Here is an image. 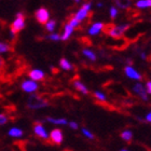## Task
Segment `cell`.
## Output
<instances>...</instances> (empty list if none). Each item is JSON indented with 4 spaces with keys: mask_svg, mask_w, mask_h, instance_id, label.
Here are the masks:
<instances>
[{
    "mask_svg": "<svg viewBox=\"0 0 151 151\" xmlns=\"http://www.w3.org/2000/svg\"><path fill=\"white\" fill-rule=\"evenodd\" d=\"M25 15L23 14L22 12H19L16 14L15 19L13 21L12 25H11V30H10V34L12 35V37L17 34V32H22L23 29L25 28Z\"/></svg>",
    "mask_w": 151,
    "mask_h": 151,
    "instance_id": "cell-1",
    "label": "cell"
},
{
    "mask_svg": "<svg viewBox=\"0 0 151 151\" xmlns=\"http://www.w3.org/2000/svg\"><path fill=\"white\" fill-rule=\"evenodd\" d=\"M27 106L30 109H41L49 106L47 101L45 99H43L42 97L38 96V95H32L27 101Z\"/></svg>",
    "mask_w": 151,
    "mask_h": 151,
    "instance_id": "cell-2",
    "label": "cell"
},
{
    "mask_svg": "<svg viewBox=\"0 0 151 151\" xmlns=\"http://www.w3.org/2000/svg\"><path fill=\"white\" fill-rule=\"evenodd\" d=\"M129 28V25L125 24V25H121V26H111V28L108 30V34L109 36L113 38H120L121 36L124 34V32H126Z\"/></svg>",
    "mask_w": 151,
    "mask_h": 151,
    "instance_id": "cell-3",
    "label": "cell"
},
{
    "mask_svg": "<svg viewBox=\"0 0 151 151\" xmlns=\"http://www.w3.org/2000/svg\"><path fill=\"white\" fill-rule=\"evenodd\" d=\"M21 88L26 93H34L39 88V85L37 84V82L35 80H25L22 82Z\"/></svg>",
    "mask_w": 151,
    "mask_h": 151,
    "instance_id": "cell-4",
    "label": "cell"
},
{
    "mask_svg": "<svg viewBox=\"0 0 151 151\" xmlns=\"http://www.w3.org/2000/svg\"><path fill=\"white\" fill-rule=\"evenodd\" d=\"M35 16H36V19L38 21V23L45 24L49 21V19H50V13H49L47 9H45V8H40L35 13Z\"/></svg>",
    "mask_w": 151,
    "mask_h": 151,
    "instance_id": "cell-5",
    "label": "cell"
},
{
    "mask_svg": "<svg viewBox=\"0 0 151 151\" xmlns=\"http://www.w3.org/2000/svg\"><path fill=\"white\" fill-rule=\"evenodd\" d=\"M90 10H91V3H85L83 6H81V9L79 10L78 12L76 13L75 17L78 21H82V19H86V16H88V12H90Z\"/></svg>",
    "mask_w": 151,
    "mask_h": 151,
    "instance_id": "cell-6",
    "label": "cell"
},
{
    "mask_svg": "<svg viewBox=\"0 0 151 151\" xmlns=\"http://www.w3.org/2000/svg\"><path fill=\"white\" fill-rule=\"evenodd\" d=\"M50 138L51 140L55 144V145H60L62 142H63V139H64V135L62 131L58 129H54L50 134Z\"/></svg>",
    "mask_w": 151,
    "mask_h": 151,
    "instance_id": "cell-7",
    "label": "cell"
},
{
    "mask_svg": "<svg viewBox=\"0 0 151 151\" xmlns=\"http://www.w3.org/2000/svg\"><path fill=\"white\" fill-rule=\"evenodd\" d=\"M34 132H35V134L38 137H40V138H42V139H47V137H49L45 129L41 125L40 123H36L35 124V126H34Z\"/></svg>",
    "mask_w": 151,
    "mask_h": 151,
    "instance_id": "cell-8",
    "label": "cell"
},
{
    "mask_svg": "<svg viewBox=\"0 0 151 151\" xmlns=\"http://www.w3.org/2000/svg\"><path fill=\"white\" fill-rule=\"evenodd\" d=\"M44 73L41 69H32L28 73V77L32 80H35V81H40V80H43L44 79Z\"/></svg>",
    "mask_w": 151,
    "mask_h": 151,
    "instance_id": "cell-9",
    "label": "cell"
},
{
    "mask_svg": "<svg viewBox=\"0 0 151 151\" xmlns=\"http://www.w3.org/2000/svg\"><path fill=\"white\" fill-rule=\"evenodd\" d=\"M125 75L129 77V78L131 79H134V80H140L142 79V76H140V73H138L137 71H136L133 67L131 66H127L125 67Z\"/></svg>",
    "mask_w": 151,
    "mask_h": 151,
    "instance_id": "cell-10",
    "label": "cell"
},
{
    "mask_svg": "<svg viewBox=\"0 0 151 151\" xmlns=\"http://www.w3.org/2000/svg\"><path fill=\"white\" fill-rule=\"evenodd\" d=\"M134 91H135V93H137L144 101H148V96H147V93H146L145 88L142 86V84L137 83V84L134 85Z\"/></svg>",
    "mask_w": 151,
    "mask_h": 151,
    "instance_id": "cell-11",
    "label": "cell"
},
{
    "mask_svg": "<svg viewBox=\"0 0 151 151\" xmlns=\"http://www.w3.org/2000/svg\"><path fill=\"white\" fill-rule=\"evenodd\" d=\"M73 27H71L69 24L65 25V27H64V32H63V35L60 36V39L63 41L68 40L70 38V36H71V34H73Z\"/></svg>",
    "mask_w": 151,
    "mask_h": 151,
    "instance_id": "cell-12",
    "label": "cell"
},
{
    "mask_svg": "<svg viewBox=\"0 0 151 151\" xmlns=\"http://www.w3.org/2000/svg\"><path fill=\"white\" fill-rule=\"evenodd\" d=\"M103 28H104V24H101V23H95L94 25H92L91 28L88 29V34L91 36H95L97 35Z\"/></svg>",
    "mask_w": 151,
    "mask_h": 151,
    "instance_id": "cell-13",
    "label": "cell"
},
{
    "mask_svg": "<svg viewBox=\"0 0 151 151\" xmlns=\"http://www.w3.org/2000/svg\"><path fill=\"white\" fill-rule=\"evenodd\" d=\"M73 86H75L78 91H80L82 93V94H88V88L85 86L83 83H81L80 81H75L73 82Z\"/></svg>",
    "mask_w": 151,
    "mask_h": 151,
    "instance_id": "cell-14",
    "label": "cell"
},
{
    "mask_svg": "<svg viewBox=\"0 0 151 151\" xmlns=\"http://www.w3.org/2000/svg\"><path fill=\"white\" fill-rule=\"evenodd\" d=\"M9 136L11 137H15V138H19L23 136V131L19 127H12V129L9 131Z\"/></svg>",
    "mask_w": 151,
    "mask_h": 151,
    "instance_id": "cell-15",
    "label": "cell"
},
{
    "mask_svg": "<svg viewBox=\"0 0 151 151\" xmlns=\"http://www.w3.org/2000/svg\"><path fill=\"white\" fill-rule=\"evenodd\" d=\"M60 66L62 69L67 70V71H69V70L73 69V65H71L66 58H62V60H60Z\"/></svg>",
    "mask_w": 151,
    "mask_h": 151,
    "instance_id": "cell-16",
    "label": "cell"
},
{
    "mask_svg": "<svg viewBox=\"0 0 151 151\" xmlns=\"http://www.w3.org/2000/svg\"><path fill=\"white\" fill-rule=\"evenodd\" d=\"M116 3V6L121 9H127L131 6V0H113Z\"/></svg>",
    "mask_w": 151,
    "mask_h": 151,
    "instance_id": "cell-17",
    "label": "cell"
},
{
    "mask_svg": "<svg viewBox=\"0 0 151 151\" xmlns=\"http://www.w3.org/2000/svg\"><path fill=\"white\" fill-rule=\"evenodd\" d=\"M47 121H49V122H51V123H53V124H62V125H65V124H67V120L63 119V118H60V119H54V118L47 116Z\"/></svg>",
    "mask_w": 151,
    "mask_h": 151,
    "instance_id": "cell-18",
    "label": "cell"
},
{
    "mask_svg": "<svg viewBox=\"0 0 151 151\" xmlns=\"http://www.w3.org/2000/svg\"><path fill=\"white\" fill-rule=\"evenodd\" d=\"M82 53H83V55L84 56H86L90 60H92V62H95L96 60V55H95L94 52H92L91 50H88V49H84V50L82 51Z\"/></svg>",
    "mask_w": 151,
    "mask_h": 151,
    "instance_id": "cell-19",
    "label": "cell"
},
{
    "mask_svg": "<svg viewBox=\"0 0 151 151\" xmlns=\"http://www.w3.org/2000/svg\"><path fill=\"white\" fill-rule=\"evenodd\" d=\"M56 27V22L53 21V19H49L47 23H45V29H47V32H54V29Z\"/></svg>",
    "mask_w": 151,
    "mask_h": 151,
    "instance_id": "cell-20",
    "label": "cell"
},
{
    "mask_svg": "<svg viewBox=\"0 0 151 151\" xmlns=\"http://www.w3.org/2000/svg\"><path fill=\"white\" fill-rule=\"evenodd\" d=\"M137 8H150L151 6V0H138L136 3Z\"/></svg>",
    "mask_w": 151,
    "mask_h": 151,
    "instance_id": "cell-21",
    "label": "cell"
},
{
    "mask_svg": "<svg viewBox=\"0 0 151 151\" xmlns=\"http://www.w3.org/2000/svg\"><path fill=\"white\" fill-rule=\"evenodd\" d=\"M121 137H122L123 140H125V142H129V140L133 138V134H132L131 131L127 129V131H124V132L121 134Z\"/></svg>",
    "mask_w": 151,
    "mask_h": 151,
    "instance_id": "cell-22",
    "label": "cell"
},
{
    "mask_svg": "<svg viewBox=\"0 0 151 151\" xmlns=\"http://www.w3.org/2000/svg\"><path fill=\"white\" fill-rule=\"evenodd\" d=\"M11 50V47H10L8 43H4V42H0V54L1 53H6Z\"/></svg>",
    "mask_w": 151,
    "mask_h": 151,
    "instance_id": "cell-23",
    "label": "cell"
},
{
    "mask_svg": "<svg viewBox=\"0 0 151 151\" xmlns=\"http://www.w3.org/2000/svg\"><path fill=\"white\" fill-rule=\"evenodd\" d=\"M71 27H78L79 25H80V21H78V19H76V17H73V19H70V21H69V23H68Z\"/></svg>",
    "mask_w": 151,
    "mask_h": 151,
    "instance_id": "cell-24",
    "label": "cell"
},
{
    "mask_svg": "<svg viewBox=\"0 0 151 151\" xmlns=\"http://www.w3.org/2000/svg\"><path fill=\"white\" fill-rule=\"evenodd\" d=\"M94 96L97 99H99V101H106V96H105L103 93H101V92H98V91H96V92H94Z\"/></svg>",
    "mask_w": 151,
    "mask_h": 151,
    "instance_id": "cell-25",
    "label": "cell"
},
{
    "mask_svg": "<svg viewBox=\"0 0 151 151\" xmlns=\"http://www.w3.org/2000/svg\"><path fill=\"white\" fill-rule=\"evenodd\" d=\"M47 39H50L52 41H58L60 40V36L58 34H51V35L47 36Z\"/></svg>",
    "mask_w": 151,
    "mask_h": 151,
    "instance_id": "cell-26",
    "label": "cell"
},
{
    "mask_svg": "<svg viewBox=\"0 0 151 151\" xmlns=\"http://www.w3.org/2000/svg\"><path fill=\"white\" fill-rule=\"evenodd\" d=\"M82 133H83V135L84 136H86L88 138H90V139H93L94 138V135L92 134L88 129H82Z\"/></svg>",
    "mask_w": 151,
    "mask_h": 151,
    "instance_id": "cell-27",
    "label": "cell"
},
{
    "mask_svg": "<svg viewBox=\"0 0 151 151\" xmlns=\"http://www.w3.org/2000/svg\"><path fill=\"white\" fill-rule=\"evenodd\" d=\"M6 122H8V116H6V114H3V113H1V114H0V125H3V124H6Z\"/></svg>",
    "mask_w": 151,
    "mask_h": 151,
    "instance_id": "cell-28",
    "label": "cell"
},
{
    "mask_svg": "<svg viewBox=\"0 0 151 151\" xmlns=\"http://www.w3.org/2000/svg\"><path fill=\"white\" fill-rule=\"evenodd\" d=\"M116 15H118V10L116 9V8H111L110 9V16H111V19H116Z\"/></svg>",
    "mask_w": 151,
    "mask_h": 151,
    "instance_id": "cell-29",
    "label": "cell"
},
{
    "mask_svg": "<svg viewBox=\"0 0 151 151\" xmlns=\"http://www.w3.org/2000/svg\"><path fill=\"white\" fill-rule=\"evenodd\" d=\"M69 126L71 127L73 129H78V124L76 122H73V121H71V122H69Z\"/></svg>",
    "mask_w": 151,
    "mask_h": 151,
    "instance_id": "cell-30",
    "label": "cell"
},
{
    "mask_svg": "<svg viewBox=\"0 0 151 151\" xmlns=\"http://www.w3.org/2000/svg\"><path fill=\"white\" fill-rule=\"evenodd\" d=\"M147 91H148V93L151 94V81L147 82Z\"/></svg>",
    "mask_w": 151,
    "mask_h": 151,
    "instance_id": "cell-31",
    "label": "cell"
},
{
    "mask_svg": "<svg viewBox=\"0 0 151 151\" xmlns=\"http://www.w3.org/2000/svg\"><path fill=\"white\" fill-rule=\"evenodd\" d=\"M146 119H147V121H149V122H151V112L147 114V116H146Z\"/></svg>",
    "mask_w": 151,
    "mask_h": 151,
    "instance_id": "cell-32",
    "label": "cell"
},
{
    "mask_svg": "<svg viewBox=\"0 0 151 151\" xmlns=\"http://www.w3.org/2000/svg\"><path fill=\"white\" fill-rule=\"evenodd\" d=\"M2 65H3V60L0 57V67H2Z\"/></svg>",
    "mask_w": 151,
    "mask_h": 151,
    "instance_id": "cell-33",
    "label": "cell"
},
{
    "mask_svg": "<svg viewBox=\"0 0 151 151\" xmlns=\"http://www.w3.org/2000/svg\"><path fill=\"white\" fill-rule=\"evenodd\" d=\"M97 6H98V8H101V6H103V3H97Z\"/></svg>",
    "mask_w": 151,
    "mask_h": 151,
    "instance_id": "cell-34",
    "label": "cell"
},
{
    "mask_svg": "<svg viewBox=\"0 0 151 151\" xmlns=\"http://www.w3.org/2000/svg\"><path fill=\"white\" fill-rule=\"evenodd\" d=\"M142 58H145V57H146V54H145V53H142Z\"/></svg>",
    "mask_w": 151,
    "mask_h": 151,
    "instance_id": "cell-35",
    "label": "cell"
},
{
    "mask_svg": "<svg viewBox=\"0 0 151 151\" xmlns=\"http://www.w3.org/2000/svg\"><path fill=\"white\" fill-rule=\"evenodd\" d=\"M76 2H80V1H81V0H75Z\"/></svg>",
    "mask_w": 151,
    "mask_h": 151,
    "instance_id": "cell-36",
    "label": "cell"
}]
</instances>
